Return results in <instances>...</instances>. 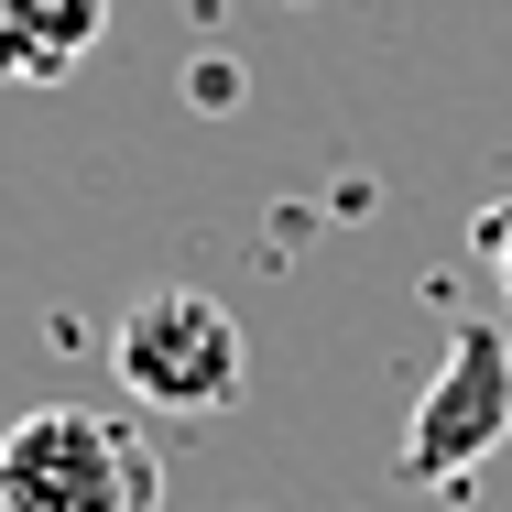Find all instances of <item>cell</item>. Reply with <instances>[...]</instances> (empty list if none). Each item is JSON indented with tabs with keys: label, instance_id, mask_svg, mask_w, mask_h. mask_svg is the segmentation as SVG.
Masks as SVG:
<instances>
[{
	"label": "cell",
	"instance_id": "3957f363",
	"mask_svg": "<svg viewBox=\"0 0 512 512\" xmlns=\"http://www.w3.org/2000/svg\"><path fill=\"white\" fill-rule=\"evenodd\" d=\"M502 436H512V327L469 316V327L447 338L436 382L414 393L393 469H404L414 491H447V480H469L480 458H502Z\"/></svg>",
	"mask_w": 512,
	"mask_h": 512
},
{
	"label": "cell",
	"instance_id": "277c9868",
	"mask_svg": "<svg viewBox=\"0 0 512 512\" xmlns=\"http://www.w3.org/2000/svg\"><path fill=\"white\" fill-rule=\"evenodd\" d=\"M109 44V0H0V88H66Z\"/></svg>",
	"mask_w": 512,
	"mask_h": 512
},
{
	"label": "cell",
	"instance_id": "7a4b0ae2",
	"mask_svg": "<svg viewBox=\"0 0 512 512\" xmlns=\"http://www.w3.org/2000/svg\"><path fill=\"white\" fill-rule=\"evenodd\" d=\"M109 371H120V393L142 414H175V425H197V414H229L240 404V382H251V338H240V316L197 295V284H153L142 306L109 327Z\"/></svg>",
	"mask_w": 512,
	"mask_h": 512
},
{
	"label": "cell",
	"instance_id": "6da1fadb",
	"mask_svg": "<svg viewBox=\"0 0 512 512\" xmlns=\"http://www.w3.org/2000/svg\"><path fill=\"white\" fill-rule=\"evenodd\" d=\"M0 512H164V458L109 404H33L0 425Z\"/></svg>",
	"mask_w": 512,
	"mask_h": 512
},
{
	"label": "cell",
	"instance_id": "8992f818",
	"mask_svg": "<svg viewBox=\"0 0 512 512\" xmlns=\"http://www.w3.org/2000/svg\"><path fill=\"white\" fill-rule=\"evenodd\" d=\"M197 11H207V22H218V11H229V0H197Z\"/></svg>",
	"mask_w": 512,
	"mask_h": 512
},
{
	"label": "cell",
	"instance_id": "5b68a950",
	"mask_svg": "<svg viewBox=\"0 0 512 512\" xmlns=\"http://www.w3.org/2000/svg\"><path fill=\"white\" fill-rule=\"evenodd\" d=\"M469 251H480V273L502 284V306H512V197H491L480 218H469Z\"/></svg>",
	"mask_w": 512,
	"mask_h": 512
}]
</instances>
